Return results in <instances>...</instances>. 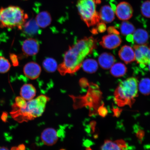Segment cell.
Listing matches in <instances>:
<instances>
[{"label":"cell","instance_id":"d6a6232c","mask_svg":"<svg viewBox=\"0 0 150 150\" xmlns=\"http://www.w3.org/2000/svg\"><path fill=\"white\" fill-rule=\"evenodd\" d=\"M147 65H149V70L150 72V62Z\"/></svg>","mask_w":150,"mask_h":150},{"label":"cell","instance_id":"f546056e","mask_svg":"<svg viewBox=\"0 0 150 150\" xmlns=\"http://www.w3.org/2000/svg\"><path fill=\"white\" fill-rule=\"evenodd\" d=\"M80 83L81 84V86L83 87H85L86 86L87 87V86H88L89 85V84L88 83L87 81H86V79L85 80H81V81H80Z\"/></svg>","mask_w":150,"mask_h":150},{"label":"cell","instance_id":"9c48e42d","mask_svg":"<svg viewBox=\"0 0 150 150\" xmlns=\"http://www.w3.org/2000/svg\"><path fill=\"white\" fill-rule=\"evenodd\" d=\"M22 50L26 56H33L36 55L39 50L38 42L35 39L30 38L26 39L22 44Z\"/></svg>","mask_w":150,"mask_h":150},{"label":"cell","instance_id":"8fae6325","mask_svg":"<svg viewBox=\"0 0 150 150\" xmlns=\"http://www.w3.org/2000/svg\"><path fill=\"white\" fill-rule=\"evenodd\" d=\"M59 135L55 129L47 128L42 131L41 134V139L45 145L51 146L55 144L58 140Z\"/></svg>","mask_w":150,"mask_h":150},{"label":"cell","instance_id":"603a6c76","mask_svg":"<svg viewBox=\"0 0 150 150\" xmlns=\"http://www.w3.org/2000/svg\"><path fill=\"white\" fill-rule=\"evenodd\" d=\"M120 29L122 34L125 36L132 34L135 31V28L134 25L126 21L122 22Z\"/></svg>","mask_w":150,"mask_h":150},{"label":"cell","instance_id":"44dd1931","mask_svg":"<svg viewBox=\"0 0 150 150\" xmlns=\"http://www.w3.org/2000/svg\"><path fill=\"white\" fill-rule=\"evenodd\" d=\"M82 67L85 72L93 74L98 70V64L94 59H88L83 61Z\"/></svg>","mask_w":150,"mask_h":150},{"label":"cell","instance_id":"4316f807","mask_svg":"<svg viewBox=\"0 0 150 150\" xmlns=\"http://www.w3.org/2000/svg\"><path fill=\"white\" fill-rule=\"evenodd\" d=\"M27 102L21 97H17L16 99V103L14 108L18 109H21L25 108Z\"/></svg>","mask_w":150,"mask_h":150},{"label":"cell","instance_id":"5b68a950","mask_svg":"<svg viewBox=\"0 0 150 150\" xmlns=\"http://www.w3.org/2000/svg\"><path fill=\"white\" fill-rule=\"evenodd\" d=\"M95 0H78L77 7L79 13L88 27L96 25L100 19L96 10Z\"/></svg>","mask_w":150,"mask_h":150},{"label":"cell","instance_id":"9a60e30c","mask_svg":"<svg viewBox=\"0 0 150 150\" xmlns=\"http://www.w3.org/2000/svg\"><path fill=\"white\" fill-rule=\"evenodd\" d=\"M98 62L102 69L108 70L115 64V58L111 53L104 52L99 56Z\"/></svg>","mask_w":150,"mask_h":150},{"label":"cell","instance_id":"484cf974","mask_svg":"<svg viewBox=\"0 0 150 150\" xmlns=\"http://www.w3.org/2000/svg\"><path fill=\"white\" fill-rule=\"evenodd\" d=\"M141 12L142 16L145 17L150 18V1H146L142 4Z\"/></svg>","mask_w":150,"mask_h":150},{"label":"cell","instance_id":"5bb4252c","mask_svg":"<svg viewBox=\"0 0 150 150\" xmlns=\"http://www.w3.org/2000/svg\"><path fill=\"white\" fill-rule=\"evenodd\" d=\"M99 16L103 23H110L115 18V12L114 9L108 5H105L101 8Z\"/></svg>","mask_w":150,"mask_h":150},{"label":"cell","instance_id":"2e32d148","mask_svg":"<svg viewBox=\"0 0 150 150\" xmlns=\"http://www.w3.org/2000/svg\"><path fill=\"white\" fill-rule=\"evenodd\" d=\"M132 35V40L136 45H142L147 44L149 39V35L145 30L139 29L135 30Z\"/></svg>","mask_w":150,"mask_h":150},{"label":"cell","instance_id":"e0dca14e","mask_svg":"<svg viewBox=\"0 0 150 150\" xmlns=\"http://www.w3.org/2000/svg\"><path fill=\"white\" fill-rule=\"evenodd\" d=\"M21 96L26 100L29 101L34 98L36 95V90L31 84H24L20 90Z\"/></svg>","mask_w":150,"mask_h":150},{"label":"cell","instance_id":"4dcf8cb0","mask_svg":"<svg viewBox=\"0 0 150 150\" xmlns=\"http://www.w3.org/2000/svg\"><path fill=\"white\" fill-rule=\"evenodd\" d=\"M18 149V150H25V146L23 145H21Z\"/></svg>","mask_w":150,"mask_h":150},{"label":"cell","instance_id":"d6986e66","mask_svg":"<svg viewBox=\"0 0 150 150\" xmlns=\"http://www.w3.org/2000/svg\"><path fill=\"white\" fill-rule=\"evenodd\" d=\"M39 28L36 21L34 19H31L25 22L22 29L25 35L29 36H32L38 33Z\"/></svg>","mask_w":150,"mask_h":150},{"label":"cell","instance_id":"52a82bcc","mask_svg":"<svg viewBox=\"0 0 150 150\" xmlns=\"http://www.w3.org/2000/svg\"><path fill=\"white\" fill-rule=\"evenodd\" d=\"M134 49L137 62L141 65H147L150 62V45H134Z\"/></svg>","mask_w":150,"mask_h":150},{"label":"cell","instance_id":"277c9868","mask_svg":"<svg viewBox=\"0 0 150 150\" xmlns=\"http://www.w3.org/2000/svg\"><path fill=\"white\" fill-rule=\"evenodd\" d=\"M48 99L47 97L41 95L36 98L28 101L25 108L16 110L12 112L14 117H20L23 120H30L40 117L44 112Z\"/></svg>","mask_w":150,"mask_h":150},{"label":"cell","instance_id":"ffe728a7","mask_svg":"<svg viewBox=\"0 0 150 150\" xmlns=\"http://www.w3.org/2000/svg\"><path fill=\"white\" fill-rule=\"evenodd\" d=\"M110 74L115 77H120L125 76L127 72V67L121 63L114 64L110 69Z\"/></svg>","mask_w":150,"mask_h":150},{"label":"cell","instance_id":"30bf717a","mask_svg":"<svg viewBox=\"0 0 150 150\" xmlns=\"http://www.w3.org/2000/svg\"><path fill=\"white\" fill-rule=\"evenodd\" d=\"M23 71L24 74L27 78L31 80H35L40 76L42 69L38 64L31 62L24 66Z\"/></svg>","mask_w":150,"mask_h":150},{"label":"cell","instance_id":"83f0119b","mask_svg":"<svg viewBox=\"0 0 150 150\" xmlns=\"http://www.w3.org/2000/svg\"><path fill=\"white\" fill-rule=\"evenodd\" d=\"M10 58L13 66H18L19 63L17 56L15 54H11L10 55Z\"/></svg>","mask_w":150,"mask_h":150},{"label":"cell","instance_id":"cb8c5ba5","mask_svg":"<svg viewBox=\"0 0 150 150\" xmlns=\"http://www.w3.org/2000/svg\"><path fill=\"white\" fill-rule=\"evenodd\" d=\"M138 88L142 94L149 95L150 94V79L145 78L140 81Z\"/></svg>","mask_w":150,"mask_h":150},{"label":"cell","instance_id":"ba28073f","mask_svg":"<svg viewBox=\"0 0 150 150\" xmlns=\"http://www.w3.org/2000/svg\"><path fill=\"white\" fill-rule=\"evenodd\" d=\"M133 9L128 3L123 1L118 4L115 9L116 16L120 20L125 21L130 19L133 16Z\"/></svg>","mask_w":150,"mask_h":150},{"label":"cell","instance_id":"ac0fdd59","mask_svg":"<svg viewBox=\"0 0 150 150\" xmlns=\"http://www.w3.org/2000/svg\"><path fill=\"white\" fill-rule=\"evenodd\" d=\"M35 21L39 27L45 28L50 25L52 22L51 16L47 11H42L38 14Z\"/></svg>","mask_w":150,"mask_h":150},{"label":"cell","instance_id":"d4e9b609","mask_svg":"<svg viewBox=\"0 0 150 150\" xmlns=\"http://www.w3.org/2000/svg\"><path fill=\"white\" fill-rule=\"evenodd\" d=\"M11 65L8 60L3 56H0V73L5 74L10 70Z\"/></svg>","mask_w":150,"mask_h":150},{"label":"cell","instance_id":"836d02e7","mask_svg":"<svg viewBox=\"0 0 150 150\" xmlns=\"http://www.w3.org/2000/svg\"><path fill=\"white\" fill-rule=\"evenodd\" d=\"M60 150H65L64 149H60Z\"/></svg>","mask_w":150,"mask_h":150},{"label":"cell","instance_id":"7a4b0ae2","mask_svg":"<svg viewBox=\"0 0 150 150\" xmlns=\"http://www.w3.org/2000/svg\"><path fill=\"white\" fill-rule=\"evenodd\" d=\"M138 88V80L134 77L120 82L114 93L116 104L120 107H131L137 96Z\"/></svg>","mask_w":150,"mask_h":150},{"label":"cell","instance_id":"6da1fadb","mask_svg":"<svg viewBox=\"0 0 150 150\" xmlns=\"http://www.w3.org/2000/svg\"><path fill=\"white\" fill-rule=\"evenodd\" d=\"M96 41L93 37H85L69 47L63 61L58 67L62 76L74 74L82 67L84 59L96 47Z\"/></svg>","mask_w":150,"mask_h":150},{"label":"cell","instance_id":"7402d4cb","mask_svg":"<svg viewBox=\"0 0 150 150\" xmlns=\"http://www.w3.org/2000/svg\"><path fill=\"white\" fill-rule=\"evenodd\" d=\"M42 65L45 70L49 73L55 72L58 67L57 62L52 58H48L45 59Z\"/></svg>","mask_w":150,"mask_h":150},{"label":"cell","instance_id":"4fadbf2b","mask_svg":"<svg viewBox=\"0 0 150 150\" xmlns=\"http://www.w3.org/2000/svg\"><path fill=\"white\" fill-rule=\"evenodd\" d=\"M126 142L123 140H118L112 141L106 140L101 147V150H127Z\"/></svg>","mask_w":150,"mask_h":150},{"label":"cell","instance_id":"3957f363","mask_svg":"<svg viewBox=\"0 0 150 150\" xmlns=\"http://www.w3.org/2000/svg\"><path fill=\"white\" fill-rule=\"evenodd\" d=\"M28 15L20 7L9 6L0 9V27L1 28L22 30Z\"/></svg>","mask_w":150,"mask_h":150},{"label":"cell","instance_id":"8992f818","mask_svg":"<svg viewBox=\"0 0 150 150\" xmlns=\"http://www.w3.org/2000/svg\"><path fill=\"white\" fill-rule=\"evenodd\" d=\"M108 34L102 37L100 44L103 47L109 50L114 49L117 47L122 42L119 33L114 27L108 30Z\"/></svg>","mask_w":150,"mask_h":150},{"label":"cell","instance_id":"f1b7e54d","mask_svg":"<svg viewBox=\"0 0 150 150\" xmlns=\"http://www.w3.org/2000/svg\"><path fill=\"white\" fill-rule=\"evenodd\" d=\"M106 30V26L104 23H99L97 26V30L100 33L104 32Z\"/></svg>","mask_w":150,"mask_h":150},{"label":"cell","instance_id":"7c38bea8","mask_svg":"<svg viewBox=\"0 0 150 150\" xmlns=\"http://www.w3.org/2000/svg\"><path fill=\"white\" fill-rule=\"evenodd\" d=\"M118 55L122 61L129 64L136 61V55L134 49L131 47L125 45L120 49Z\"/></svg>","mask_w":150,"mask_h":150},{"label":"cell","instance_id":"1f68e13d","mask_svg":"<svg viewBox=\"0 0 150 150\" xmlns=\"http://www.w3.org/2000/svg\"><path fill=\"white\" fill-rule=\"evenodd\" d=\"M0 150H9L6 147H0Z\"/></svg>","mask_w":150,"mask_h":150}]
</instances>
